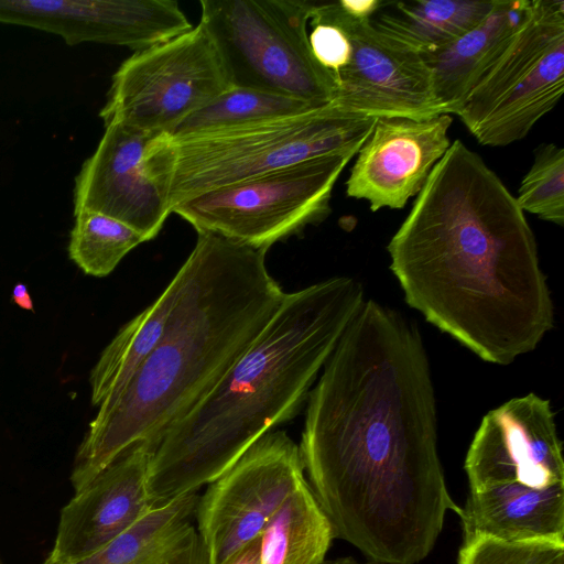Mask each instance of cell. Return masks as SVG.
Returning a JSON list of instances; mask_svg holds the SVG:
<instances>
[{"label":"cell","instance_id":"obj_1","mask_svg":"<svg viewBox=\"0 0 564 564\" xmlns=\"http://www.w3.org/2000/svg\"><path fill=\"white\" fill-rule=\"evenodd\" d=\"M305 479L336 538L369 561L417 564L458 506L437 452L435 397L417 330L365 300L307 397Z\"/></svg>","mask_w":564,"mask_h":564},{"label":"cell","instance_id":"obj_2","mask_svg":"<svg viewBox=\"0 0 564 564\" xmlns=\"http://www.w3.org/2000/svg\"><path fill=\"white\" fill-rule=\"evenodd\" d=\"M387 250L406 303L487 362L511 364L553 327L551 294L523 210L458 139Z\"/></svg>","mask_w":564,"mask_h":564},{"label":"cell","instance_id":"obj_3","mask_svg":"<svg viewBox=\"0 0 564 564\" xmlns=\"http://www.w3.org/2000/svg\"><path fill=\"white\" fill-rule=\"evenodd\" d=\"M267 252L197 232L165 334L89 423L70 475L75 492L131 445L147 442L153 449L253 344L285 295L268 270Z\"/></svg>","mask_w":564,"mask_h":564},{"label":"cell","instance_id":"obj_4","mask_svg":"<svg viewBox=\"0 0 564 564\" xmlns=\"http://www.w3.org/2000/svg\"><path fill=\"white\" fill-rule=\"evenodd\" d=\"M364 302L362 285L348 276L285 292L253 344L153 448L152 505L195 494L256 441L292 420Z\"/></svg>","mask_w":564,"mask_h":564},{"label":"cell","instance_id":"obj_5","mask_svg":"<svg viewBox=\"0 0 564 564\" xmlns=\"http://www.w3.org/2000/svg\"><path fill=\"white\" fill-rule=\"evenodd\" d=\"M377 119L332 102L288 117L172 140V210L204 193L315 158L357 154Z\"/></svg>","mask_w":564,"mask_h":564},{"label":"cell","instance_id":"obj_6","mask_svg":"<svg viewBox=\"0 0 564 564\" xmlns=\"http://www.w3.org/2000/svg\"><path fill=\"white\" fill-rule=\"evenodd\" d=\"M199 3V24L213 40L231 87L270 91L318 107L334 101V77L316 61L308 42L313 1Z\"/></svg>","mask_w":564,"mask_h":564},{"label":"cell","instance_id":"obj_7","mask_svg":"<svg viewBox=\"0 0 564 564\" xmlns=\"http://www.w3.org/2000/svg\"><path fill=\"white\" fill-rule=\"evenodd\" d=\"M564 91V1L531 0L529 18L456 113L478 143L522 140Z\"/></svg>","mask_w":564,"mask_h":564},{"label":"cell","instance_id":"obj_8","mask_svg":"<svg viewBox=\"0 0 564 564\" xmlns=\"http://www.w3.org/2000/svg\"><path fill=\"white\" fill-rule=\"evenodd\" d=\"M355 155H325L254 176L189 198L172 213L197 232L268 251L328 216L335 183Z\"/></svg>","mask_w":564,"mask_h":564},{"label":"cell","instance_id":"obj_9","mask_svg":"<svg viewBox=\"0 0 564 564\" xmlns=\"http://www.w3.org/2000/svg\"><path fill=\"white\" fill-rule=\"evenodd\" d=\"M230 87L213 40L198 24L128 57L112 76L99 117L105 127L121 123L169 134Z\"/></svg>","mask_w":564,"mask_h":564},{"label":"cell","instance_id":"obj_10","mask_svg":"<svg viewBox=\"0 0 564 564\" xmlns=\"http://www.w3.org/2000/svg\"><path fill=\"white\" fill-rule=\"evenodd\" d=\"M378 0L314 2L311 18L335 23L349 42L347 63L335 76L333 104L372 118L423 120L441 115L422 56L370 22Z\"/></svg>","mask_w":564,"mask_h":564},{"label":"cell","instance_id":"obj_11","mask_svg":"<svg viewBox=\"0 0 564 564\" xmlns=\"http://www.w3.org/2000/svg\"><path fill=\"white\" fill-rule=\"evenodd\" d=\"M174 149L166 132L106 126L75 178L74 214L96 212L154 239L172 213Z\"/></svg>","mask_w":564,"mask_h":564},{"label":"cell","instance_id":"obj_12","mask_svg":"<svg viewBox=\"0 0 564 564\" xmlns=\"http://www.w3.org/2000/svg\"><path fill=\"white\" fill-rule=\"evenodd\" d=\"M305 480L299 445L286 432L273 430L256 441L198 497L196 530L208 564H221L259 536Z\"/></svg>","mask_w":564,"mask_h":564},{"label":"cell","instance_id":"obj_13","mask_svg":"<svg viewBox=\"0 0 564 564\" xmlns=\"http://www.w3.org/2000/svg\"><path fill=\"white\" fill-rule=\"evenodd\" d=\"M550 401L534 393L513 398L481 420L464 468L470 491L518 485H564V460Z\"/></svg>","mask_w":564,"mask_h":564},{"label":"cell","instance_id":"obj_14","mask_svg":"<svg viewBox=\"0 0 564 564\" xmlns=\"http://www.w3.org/2000/svg\"><path fill=\"white\" fill-rule=\"evenodd\" d=\"M0 23L48 32L67 45L99 43L134 52L193 28L173 0H0Z\"/></svg>","mask_w":564,"mask_h":564},{"label":"cell","instance_id":"obj_15","mask_svg":"<svg viewBox=\"0 0 564 564\" xmlns=\"http://www.w3.org/2000/svg\"><path fill=\"white\" fill-rule=\"evenodd\" d=\"M452 122L451 115L423 120L378 118L356 154L346 181L347 196L367 200L372 212L403 208L449 148Z\"/></svg>","mask_w":564,"mask_h":564},{"label":"cell","instance_id":"obj_16","mask_svg":"<svg viewBox=\"0 0 564 564\" xmlns=\"http://www.w3.org/2000/svg\"><path fill=\"white\" fill-rule=\"evenodd\" d=\"M153 449L139 442L116 457L62 509L47 556L59 564L85 558L118 538L154 506L148 494Z\"/></svg>","mask_w":564,"mask_h":564},{"label":"cell","instance_id":"obj_17","mask_svg":"<svg viewBox=\"0 0 564 564\" xmlns=\"http://www.w3.org/2000/svg\"><path fill=\"white\" fill-rule=\"evenodd\" d=\"M531 0H496L474 28L433 52L427 65L441 115H456L525 23Z\"/></svg>","mask_w":564,"mask_h":564},{"label":"cell","instance_id":"obj_18","mask_svg":"<svg viewBox=\"0 0 564 564\" xmlns=\"http://www.w3.org/2000/svg\"><path fill=\"white\" fill-rule=\"evenodd\" d=\"M464 541L484 535L507 542L564 544V485H510L470 491L460 507Z\"/></svg>","mask_w":564,"mask_h":564},{"label":"cell","instance_id":"obj_19","mask_svg":"<svg viewBox=\"0 0 564 564\" xmlns=\"http://www.w3.org/2000/svg\"><path fill=\"white\" fill-rule=\"evenodd\" d=\"M198 497L187 494L153 507L102 549L72 564H208L189 521ZM42 564L59 563L46 558Z\"/></svg>","mask_w":564,"mask_h":564},{"label":"cell","instance_id":"obj_20","mask_svg":"<svg viewBox=\"0 0 564 564\" xmlns=\"http://www.w3.org/2000/svg\"><path fill=\"white\" fill-rule=\"evenodd\" d=\"M180 268L161 295L123 325L100 354L89 377L91 404L112 401L159 344L175 313L184 290Z\"/></svg>","mask_w":564,"mask_h":564},{"label":"cell","instance_id":"obj_21","mask_svg":"<svg viewBox=\"0 0 564 564\" xmlns=\"http://www.w3.org/2000/svg\"><path fill=\"white\" fill-rule=\"evenodd\" d=\"M496 0L380 1L371 24L402 46L427 54L478 24Z\"/></svg>","mask_w":564,"mask_h":564},{"label":"cell","instance_id":"obj_22","mask_svg":"<svg viewBox=\"0 0 564 564\" xmlns=\"http://www.w3.org/2000/svg\"><path fill=\"white\" fill-rule=\"evenodd\" d=\"M334 538L333 525L305 480L265 524L262 564H322Z\"/></svg>","mask_w":564,"mask_h":564},{"label":"cell","instance_id":"obj_23","mask_svg":"<svg viewBox=\"0 0 564 564\" xmlns=\"http://www.w3.org/2000/svg\"><path fill=\"white\" fill-rule=\"evenodd\" d=\"M321 108L297 98L254 88L230 87L178 122L172 140L278 119Z\"/></svg>","mask_w":564,"mask_h":564},{"label":"cell","instance_id":"obj_24","mask_svg":"<svg viewBox=\"0 0 564 564\" xmlns=\"http://www.w3.org/2000/svg\"><path fill=\"white\" fill-rule=\"evenodd\" d=\"M70 231L68 254L86 274L106 276L145 239L132 227L107 215L82 210Z\"/></svg>","mask_w":564,"mask_h":564},{"label":"cell","instance_id":"obj_25","mask_svg":"<svg viewBox=\"0 0 564 564\" xmlns=\"http://www.w3.org/2000/svg\"><path fill=\"white\" fill-rule=\"evenodd\" d=\"M517 204L540 219L564 224V149L554 143L535 151L534 162L521 181Z\"/></svg>","mask_w":564,"mask_h":564},{"label":"cell","instance_id":"obj_26","mask_svg":"<svg viewBox=\"0 0 564 564\" xmlns=\"http://www.w3.org/2000/svg\"><path fill=\"white\" fill-rule=\"evenodd\" d=\"M458 564H564V544L476 535L463 541Z\"/></svg>","mask_w":564,"mask_h":564},{"label":"cell","instance_id":"obj_27","mask_svg":"<svg viewBox=\"0 0 564 564\" xmlns=\"http://www.w3.org/2000/svg\"><path fill=\"white\" fill-rule=\"evenodd\" d=\"M308 42L316 61L334 77L347 63L349 42L341 28L329 21L311 18Z\"/></svg>","mask_w":564,"mask_h":564},{"label":"cell","instance_id":"obj_28","mask_svg":"<svg viewBox=\"0 0 564 564\" xmlns=\"http://www.w3.org/2000/svg\"><path fill=\"white\" fill-rule=\"evenodd\" d=\"M221 564H262L261 534L238 549Z\"/></svg>","mask_w":564,"mask_h":564},{"label":"cell","instance_id":"obj_29","mask_svg":"<svg viewBox=\"0 0 564 564\" xmlns=\"http://www.w3.org/2000/svg\"><path fill=\"white\" fill-rule=\"evenodd\" d=\"M12 301L25 311H33V301L28 291V286L23 283H17L14 285L12 290Z\"/></svg>","mask_w":564,"mask_h":564},{"label":"cell","instance_id":"obj_30","mask_svg":"<svg viewBox=\"0 0 564 564\" xmlns=\"http://www.w3.org/2000/svg\"><path fill=\"white\" fill-rule=\"evenodd\" d=\"M322 564H383V563H378V562H373V561H368L366 563H361V562H358L357 560H355L354 557L346 556V557H338L335 560L324 561Z\"/></svg>","mask_w":564,"mask_h":564}]
</instances>
